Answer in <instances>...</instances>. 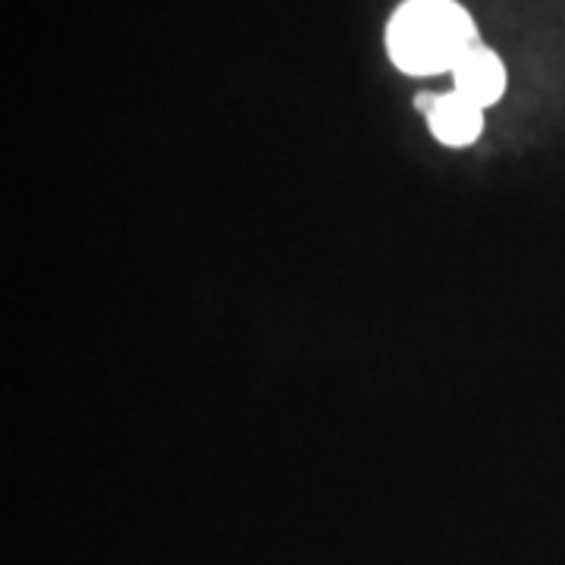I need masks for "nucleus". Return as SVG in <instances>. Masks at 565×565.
I'll return each instance as SVG.
<instances>
[{"mask_svg": "<svg viewBox=\"0 0 565 565\" xmlns=\"http://www.w3.org/2000/svg\"><path fill=\"white\" fill-rule=\"evenodd\" d=\"M475 44L478 25L456 0H405L386 29L390 57L408 76L452 70Z\"/></svg>", "mask_w": 565, "mask_h": 565, "instance_id": "obj_1", "label": "nucleus"}, {"mask_svg": "<svg viewBox=\"0 0 565 565\" xmlns=\"http://www.w3.org/2000/svg\"><path fill=\"white\" fill-rule=\"evenodd\" d=\"M427 110L430 132L449 148H465L481 136L484 129V107L468 102L459 92L449 95H424L418 102Z\"/></svg>", "mask_w": 565, "mask_h": 565, "instance_id": "obj_2", "label": "nucleus"}, {"mask_svg": "<svg viewBox=\"0 0 565 565\" xmlns=\"http://www.w3.org/2000/svg\"><path fill=\"white\" fill-rule=\"evenodd\" d=\"M452 79H456V92L478 107H490L505 95L503 61L484 44H475L462 61L452 66Z\"/></svg>", "mask_w": 565, "mask_h": 565, "instance_id": "obj_3", "label": "nucleus"}]
</instances>
